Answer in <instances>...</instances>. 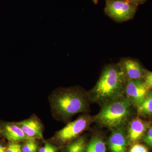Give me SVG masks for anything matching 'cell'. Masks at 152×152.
I'll list each match as a JSON object with an SVG mask.
<instances>
[{
  "instance_id": "obj_1",
  "label": "cell",
  "mask_w": 152,
  "mask_h": 152,
  "mask_svg": "<svg viewBox=\"0 0 152 152\" xmlns=\"http://www.w3.org/2000/svg\"><path fill=\"white\" fill-rule=\"evenodd\" d=\"M49 101L54 118L64 123L76 114L87 113L91 103L88 92L78 86L56 89L50 95Z\"/></svg>"
},
{
  "instance_id": "obj_2",
  "label": "cell",
  "mask_w": 152,
  "mask_h": 152,
  "mask_svg": "<svg viewBox=\"0 0 152 152\" xmlns=\"http://www.w3.org/2000/svg\"><path fill=\"white\" fill-rule=\"evenodd\" d=\"M126 82L119 63L106 66L95 86L88 92L90 101L102 105L124 96Z\"/></svg>"
},
{
  "instance_id": "obj_3",
  "label": "cell",
  "mask_w": 152,
  "mask_h": 152,
  "mask_svg": "<svg viewBox=\"0 0 152 152\" xmlns=\"http://www.w3.org/2000/svg\"><path fill=\"white\" fill-rule=\"evenodd\" d=\"M101 105L100 111L94 116V122L110 130L126 127L132 118L134 107L124 96Z\"/></svg>"
},
{
  "instance_id": "obj_4",
  "label": "cell",
  "mask_w": 152,
  "mask_h": 152,
  "mask_svg": "<svg viewBox=\"0 0 152 152\" xmlns=\"http://www.w3.org/2000/svg\"><path fill=\"white\" fill-rule=\"evenodd\" d=\"M94 121V116L87 113H83L77 119L68 123L64 127L55 133L53 140L59 145L68 144L88 130Z\"/></svg>"
},
{
  "instance_id": "obj_5",
  "label": "cell",
  "mask_w": 152,
  "mask_h": 152,
  "mask_svg": "<svg viewBox=\"0 0 152 152\" xmlns=\"http://www.w3.org/2000/svg\"><path fill=\"white\" fill-rule=\"evenodd\" d=\"M137 7L127 0H106L104 12L114 20L122 23L133 18Z\"/></svg>"
},
{
  "instance_id": "obj_6",
  "label": "cell",
  "mask_w": 152,
  "mask_h": 152,
  "mask_svg": "<svg viewBox=\"0 0 152 152\" xmlns=\"http://www.w3.org/2000/svg\"><path fill=\"white\" fill-rule=\"evenodd\" d=\"M149 90L144 80L127 81L124 97L134 107L137 108L143 102Z\"/></svg>"
},
{
  "instance_id": "obj_7",
  "label": "cell",
  "mask_w": 152,
  "mask_h": 152,
  "mask_svg": "<svg viewBox=\"0 0 152 152\" xmlns=\"http://www.w3.org/2000/svg\"><path fill=\"white\" fill-rule=\"evenodd\" d=\"M151 126V123L142 119L140 117L132 118L126 126L129 144L137 143L142 139Z\"/></svg>"
},
{
  "instance_id": "obj_8",
  "label": "cell",
  "mask_w": 152,
  "mask_h": 152,
  "mask_svg": "<svg viewBox=\"0 0 152 152\" xmlns=\"http://www.w3.org/2000/svg\"><path fill=\"white\" fill-rule=\"evenodd\" d=\"M107 144L110 152H127L129 144L126 127L111 130Z\"/></svg>"
},
{
  "instance_id": "obj_9",
  "label": "cell",
  "mask_w": 152,
  "mask_h": 152,
  "mask_svg": "<svg viewBox=\"0 0 152 152\" xmlns=\"http://www.w3.org/2000/svg\"><path fill=\"white\" fill-rule=\"evenodd\" d=\"M119 63L127 81L144 80L147 71L137 61L127 58L122 59Z\"/></svg>"
},
{
  "instance_id": "obj_10",
  "label": "cell",
  "mask_w": 152,
  "mask_h": 152,
  "mask_svg": "<svg viewBox=\"0 0 152 152\" xmlns=\"http://www.w3.org/2000/svg\"><path fill=\"white\" fill-rule=\"evenodd\" d=\"M15 124L29 137L34 139H43V126L37 118L33 117Z\"/></svg>"
},
{
  "instance_id": "obj_11",
  "label": "cell",
  "mask_w": 152,
  "mask_h": 152,
  "mask_svg": "<svg viewBox=\"0 0 152 152\" xmlns=\"http://www.w3.org/2000/svg\"><path fill=\"white\" fill-rule=\"evenodd\" d=\"M3 135L12 142H26L32 139L26 135L21 129L15 123H8L3 126Z\"/></svg>"
},
{
  "instance_id": "obj_12",
  "label": "cell",
  "mask_w": 152,
  "mask_h": 152,
  "mask_svg": "<svg viewBox=\"0 0 152 152\" xmlns=\"http://www.w3.org/2000/svg\"><path fill=\"white\" fill-rule=\"evenodd\" d=\"M86 152H107L103 137L99 134H94L87 145Z\"/></svg>"
},
{
  "instance_id": "obj_13",
  "label": "cell",
  "mask_w": 152,
  "mask_h": 152,
  "mask_svg": "<svg viewBox=\"0 0 152 152\" xmlns=\"http://www.w3.org/2000/svg\"><path fill=\"white\" fill-rule=\"evenodd\" d=\"M139 117H152V90L150 89L142 103L136 108Z\"/></svg>"
},
{
  "instance_id": "obj_14",
  "label": "cell",
  "mask_w": 152,
  "mask_h": 152,
  "mask_svg": "<svg viewBox=\"0 0 152 152\" xmlns=\"http://www.w3.org/2000/svg\"><path fill=\"white\" fill-rule=\"evenodd\" d=\"M87 144L84 137H79L67 145L65 152H86Z\"/></svg>"
},
{
  "instance_id": "obj_15",
  "label": "cell",
  "mask_w": 152,
  "mask_h": 152,
  "mask_svg": "<svg viewBox=\"0 0 152 152\" xmlns=\"http://www.w3.org/2000/svg\"><path fill=\"white\" fill-rule=\"evenodd\" d=\"M35 139H32L25 142L23 147H22L23 152H37L38 149V144Z\"/></svg>"
},
{
  "instance_id": "obj_16",
  "label": "cell",
  "mask_w": 152,
  "mask_h": 152,
  "mask_svg": "<svg viewBox=\"0 0 152 152\" xmlns=\"http://www.w3.org/2000/svg\"><path fill=\"white\" fill-rule=\"evenodd\" d=\"M142 139L148 146L152 148V126L149 128Z\"/></svg>"
},
{
  "instance_id": "obj_17",
  "label": "cell",
  "mask_w": 152,
  "mask_h": 152,
  "mask_svg": "<svg viewBox=\"0 0 152 152\" xmlns=\"http://www.w3.org/2000/svg\"><path fill=\"white\" fill-rule=\"evenodd\" d=\"M129 152H149L146 147L138 143L133 144Z\"/></svg>"
},
{
  "instance_id": "obj_18",
  "label": "cell",
  "mask_w": 152,
  "mask_h": 152,
  "mask_svg": "<svg viewBox=\"0 0 152 152\" xmlns=\"http://www.w3.org/2000/svg\"><path fill=\"white\" fill-rule=\"evenodd\" d=\"M6 152H23L21 145L18 142H11L7 148Z\"/></svg>"
},
{
  "instance_id": "obj_19",
  "label": "cell",
  "mask_w": 152,
  "mask_h": 152,
  "mask_svg": "<svg viewBox=\"0 0 152 152\" xmlns=\"http://www.w3.org/2000/svg\"><path fill=\"white\" fill-rule=\"evenodd\" d=\"M39 152H57V148L52 144L46 142L39 150Z\"/></svg>"
},
{
  "instance_id": "obj_20",
  "label": "cell",
  "mask_w": 152,
  "mask_h": 152,
  "mask_svg": "<svg viewBox=\"0 0 152 152\" xmlns=\"http://www.w3.org/2000/svg\"><path fill=\"white\" fill-rule=\"evenodd\" d=\"M144 81L150 89L152 90V72L147 71Z\"/></svg>"
},
{
  "instance_id": "obj_21",
  "label": "cell",
  "mask_w": 152,
  "mask_h": 152,
  "mask_svg": "<svg viewBox=\"0 0 152 152\" xmlns=\"http://www.w3.org/2000/svg\"><path fill=\"white\" fill-rule=\"evenodd\" d=\"M127 1L134 4L138 6L139 5L142 4L145 2L147 0H127Z\"/></svg>"
},
{
  "instance_id": "obj_22",
  "label": "cell",
  "mask_w": 152,
  "mask_h": 152,
  "mask_svg": "<svg viewBox=\"0 0 152 152\" xmlns=\"http://www.w3.org/2000/svg\"><path fill=\"white\" fill-rule=\"evenodd\" d=\"M7 148H6L5 147V148H4L0 150V152H7Z\"/></svg>"
},
{
  "instance_id": "obj_23",
  "label": "cell",
  "mask_w": 152,
  "mask_h": 152,
  "mask_svg": "<svg viewBox=\"0 0 152 152\" xmlns=\"http://www.w3.org/2000/svg\"><path fill=\"white\" fill-rule=\"evenodd\" d=\"M92 1H93V2L94 3V4H98L99 0H92Z\"/></svg>"
},
{
  "instance_id": "obj_24",
  "label": "cell",
  "mask_w": 152,
  "mask_h": 152,
  "mask_svg": "<svg viewBox=\"0 0 152 152\" xmlns=\"http://www.w3.org/2000/svg\"><path fill=\"white\" fill-rule=\"evenodd\" d=\"M5 148V147L1 145V143H0V150L2 149Z\"/></svg>"
}]
</instances>
